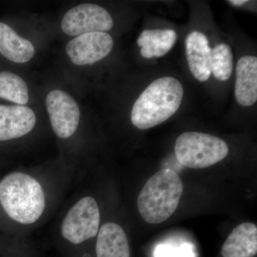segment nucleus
<instances>
[{
	"label": "nucleus",
	"mask_w": 257,
	"mask_h": 257,
	"mask_svg": "<svg viewBox=\"0 0 257 257\" xmlns=\"http://www.w3.org/2000/svg\"><path fill=\"white\" fill-rule=\"evenodd\" d=\"M47 204L43 186L33 176L14 171L0 179V223L35 224L46 210Z\"/></svg>",
	"instance_id": "obj_1"
},
{
	"label": "nucleus",
	"mask_w": 257,
	"mask_h": 257,
	"mask_svg": "<svg viewBox=\"0 0 257 257\" xmlns=\"http://www.w3.org/2000/svg\"><path fill=\"white\" fill-rule=\"evenodd\" d=\"M183 96V87L177 79L165 77L156 79L134 104L132 122L142 130L162 124L178 110Z\"/></svg>",
	"instance_id": "obj_2"
},
{
	"label": "nucleus",
	"mask_w": 257,
	"mask_h": 257,
	"mask_svg": "<svg viewBox=\"0 0 257 257\" xmlns=\"http://www.w3.org/2000/svg\"><path fill=\"white\" fill-rule=\"evenodd\" d=\"M179 176L170 169L157 172L144 186L138 198L139 212L149 224L164 222L175 213L183 193Z\"/></svg>",
	"instance_id": "obj_3"
},
{
	"label": "nucleus",
	"mask_w": 257,
	"mask_h": 257,
	"mask_svg": "<svg viewBox=\"0 0 257 257\" xmlns=\"http://www.w3.org/2000/svg\"><path fill=\"white\" fill-rule=\"evenodd\" d=\"M175 152L181 165L197 170L224 160L229 153V147L224 140L214 135L189 132L177 139Z\"/></svg>",
	"instance_id": "obj_4"
},
{
	"label": "nucleus",
	"mask_w": 257,
	"mask_h": 257,
	"mask_svg": "<svg viewBox=\"0 0 257 257\" xmlns=\"http://www.w3.org/2000/svg\"><path fill=\"white\" fill-rule=\"evenodd\" d=\"M100 228V211L94 197L79 199L69 209L61 225V234L66 241L80 244L95 237Z\"/></svg>",
	"instance_id": "obj_5"
},
{
	"label": "nucleus",
	"mask_w": 257,
	"mask_h": 257,
	"mask_svg": "<svg viewBox=\"0 0 257 257\" xmlns=\"http://www.w3.org/2000/svg\"><path fill=\"white\" fill-rule=\"evenodd\" d=\"M113 25V19L104 8L92 3H84L64 15L62 30L69 36L77 37L91 32L109 31Z\"/></svg>",
	"instance_id": "obj_6"
},
{
	"label": "nucleus",
	"mask_w": 257,
	"mask_h": 257,
	"mask_svg": "<svg viewBox=\"0 0 257 257\" xmlns=\"http://www.w3.org/2000/svg\"><path fill=\"white\" fill-rule=\"evenodd\" d=\"M51 126L61 139L73 136L80 121V109L72 96L60 89L51 91L46 97Z\"/></svg>",
	"instance_id": "obj_7"
},
{
	"label": "nucleus",
	"mask_w": 257,
	"mask_h": 257,
	"mask_svg": "<svg viewBox=\"0 0 257 257\" xmlns=\"http://www.w3.org/2000/svg\"><path fill=\"white\" fill-rule=\"evenodd\" d=\"M114 46L112 37L106 32H91L72 39L65 50L72 63L89 65L105 58Z\"/></svg>",
	"instance_id": "obj_8"
},
{
	"label": "nucleus",
	"mask_w": 257,
	"mask_h": 257,
	"mask_svg": "<svg viewBox=\"0 0 257 257\" xmlns=\"http://www.w3.org/2000/svg\"><path fill=\"white\" fill-rule=\"evenodd\" d=\"M31 108L0 104V143H7L28 135L36 125Z\"/></svg>",
	"instance_id": "obj_9"
},
{
	"label": "nucleus",
	"mask_w": 257,
	"mask_h": 257,
	"mask_svg": "<svg viewBox=\"0 0 257 257\" xmlns=\"http://www.w3.org/2000/svg\"><path fill=\"white\" fill-rule=\"evenodd\" d=\"M207 37L200 32H193L185 40L189 68L194 78L206 82L211 74V50Z\"/></svg>",
	"instance_id": "obj_10"
},
{
	"label": "nucleus",
	"mask_w": 257,
	"mask_h": 257,
	"mask_svg": "<svg viewBox=\"0 0 257 257\" xmlns=\"http://www.w3.org/2000/svg\"><path fill=\"white\" fill-rule=\"evenodd\" d=\"M235 97L240 105L249 106L257 100V58L243 56L236 68Z\"/></svg>",
	"instance_id": "obj_11"
},
{
	"label": "nucleus",
	"mask_w": 257,
	"mask_h": 257,
	"mask_svg": "<svg viewBox=\"0 0 257 257\" xmlns=\"http://www.w3.org/2000/svg\"><path fill=\"white\" fill-rule=\"evenodd\" d=\"M96 257H130L127 236L120 225L107 222L96 235Z\"/></svg>",
	"instance_id": "obj_12"
},
{
	"label": "nucleus",
	"mask_w": 257,
	"mask_h": 257,
	"mask_svg": "<svg viewBox=\"0 0 257 257\" xmlns=\"http://www.w3.org/2000/svg\"><path fill=\"white\" fill-rule=\"evenodd\" d=\"M223 257H253L257 253V227L253 223L238 225L225 240Z\"/></svg>",
	"instance_id": "obj_13"
},
{
	"label": "nucleus",
	"mask_w": 257,
	"mask_h": 257,
	"mask_svg": "<svg viewBox=\"0 0 257 257\" xmlns=\"http://www.w3.org/2000/svg\"><path fill=\"white\" fill-rule=\"evenodd\" d=\"M35 54L31 42L20 36L8 24L0 22V55L15 63L23 64L31 60Z\"/></svg>",
	"instance_id": "obj_14"
},
{
	"label": "nucleus",
	"mask_w": 257,
	"mask_h": 257,
	"mask_svg": "<svg viewBox=\"0 0 257 257\" xmlns=\"http://www.w3.org/2000/svg\"><path fill=\"white\" fill-rule=\"evenodd\" d=\"M177 40V33L173 30H145L138 39L141 47L140 54L145 58L161 57L167 55Z\"/></svg>",
	"instance_id": "obj_15"
},
{
	"label": "nucleus",
	"mask_w": 257,
	"mask_h": 257,
	"mask_svg": "<svg viewBox=\"0 0 257 257\" xmlns=\"http://www.w3.org/2000/svg\"><path fill=\"white\" fill-rule=\"evenodd\" d=\"M0 99L18 105H25L29 101V89L20 76L10 71H0Z\"/></svg>",
	"instance_id": "obj_16"
},
{
	"label": "nucleus",
	"mask_w": 257,
	"mask_h": 257,
	"mask_svg": "<svg viewBox=\"0 0 257 257\" xmlns=\"http://www.w3.org/2000/svg\"><path fill=\"white\" fill-rule=\"evenodd\" d=\"M211 73L216 79L226 81L233 71V55L231 48L226 44H219L211 50Z\"/></svg>",
	"instance_id": "obj_17"
},
{
	"label": "nucleus",
	"mask_w": 257,
	"mask_h": 257,
	"mask_svg": "<svg viewBox=\"0 0 257 257\" xmlns=\"http://www.w3.org/2000/svg\"><path fill=\"white\" fill-rule=\"evenodd\" d=\"M173 257H195L192 245L183 243L180 247L175 248Z\"/></svg>",
	"instance_id": "obj_18"
},
{
	"label": "nucleus",
	"mask_w": 257,
	"mask_h": 257,
	"mask_svg": "<svg viewBox=\"0 0 257 257\" xmlns=\"http://www.w3.org/2000/svg\"><path fill=\"white\" fill-rule=\"evenodd\" d=\"M175 248L169 245L160 244L155 250V257H173Z\"/></svg>",
	"instance_id": "obj_19"
},
{
	"label": "nucleus",
	"mask_w": 257,
	"mask_h": 257,
	"mask_svg": "<svg viewBox=\"0 0 257 257\" xmlns=\"http://www.w3.org/2000/svg\"><path fill=\"white\" fill-rule=\"evenodd\" d=\"M247 2V0H231V1H228V3L234 5V6L240 7L242 6L243 5H244Z\"/></svg>",
	"instance_id": "obj_20"
}]
</instances>
